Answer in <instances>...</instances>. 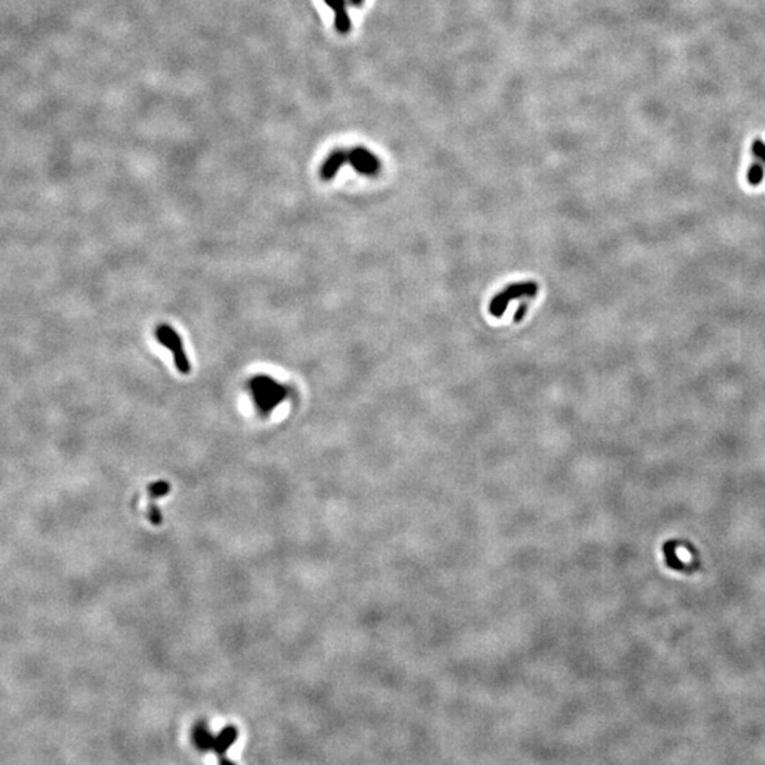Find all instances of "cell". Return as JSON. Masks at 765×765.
<instances>
[{
	"mask_svg": "<svg viewBox=\"0 0 765 765\" xmlns=\"http://www.w3.org/2000/svg\"><path fill=\"white\" fill-rule=\"evenodd\" d=\"M250 390L255 406L261 414L268 415L276 406H280L288 396V390L269 376H257L251 379Z\"/></svg>",
	"mask_w": 765,
	"mask_h": 765,
	"instance_id": "6da1fadb",
	"label": "cell"
},
{
	"mask_svg": "<svg viewBox=\"0 0 765 765\" xmlns=\"http://www.w3.org/2000/svg\"><path fill=\"white\" fill-rule=\"evenodd\" d=\"M537 292H539V287L536 282H518V284L509 285L491 300L489 313L495 318H500L503 316L509 304L512 302L513 299L533 298L537 295Z\"/></svg>",
	"mask_w": 765,
	"mask_h": 765,
	"instance_id": "7a4b0ae2",
	"label": "cell"
},
{
	"mask_svg": "<svg viewBox=\"0 0 765 765\" xmlns=\"http://www.w3.org/2000/svg\"><path fill=\"white\" fill-rule=\"evenodd\" d=\"M156 337L162 344L168 347V349L173 353V360L179 372L181 375H189L192 370V364L189 362L188 355L184 353L183 342L177 335V332L172 326H169V324H160V326L156 329Z\"/></svg>",
	"mask_w": 765,
	"mask_h": 765,
	"instance_id": "3957f363",
	"label": "cell"
},
{
	"mask_svg": "<svg viewBox=\"0 0 765 765\" xmlns=\"http://www.w3.org/2000/svg\"><path fill=\"white\" fill-rule=\"evenodd\" d=\"M349 164L356 172L366 176H376L381 169L380 160L364 148H355L349 152Z\"/></svg>",
	"mask_w": 765,
	"mask_h": 765,
	"instance_id": "277c9868",
	"label": "cell"
},
{
	"mask_svg": "<svg viewBox=\"0 0 765 765\" xmlns=\"http://www.w3.org/2000/svg\"><path fill=\"white\" fill-rule=\"evenodd\" d=\"M346 162H349V152L337 149L331 153V156L324 160V164L320 168V179L324 181L332 180Z\"/></svg>",
	"mask_w": 765,
	"mask_h": 765,
	"instance_id": "5b68a950",
	"label": "cell"
},
{
	"mask_svg": "<svg viewBox=\"0 0 765 765\" xmlns=\"http://www.w3.org/2000/svg\"><path fill=\"white\" fill-rule=\"evenodd\" d=\"M333 12H335V27L340 34H347L352 29V21L349 14H347L346 2L344 0H324Z\"/></svg>",
	"mask_w": 765,
	"mask_h": 765,
	"instance_id": "8992f818",
	"label": "cell"
},
{
	"mask_svg": "<svg viewBox=\"0 0 765 765\" xmlns=\"http://www.w3.org/2000/svg\"><path fill=\"white\" fill-rule=\"evenodd\" d=\"M747 177H749V181H750L751 184H754V186H755V184H760V183L762 181V179H764V165H761V164H754V165L750 168L749 176H747Z\"/></svg>",
	"mask_w": 765,
	"mask_h": 765,
	"instance_id": "52a82bcc",
	"label": "cell"
},
{
	"mask_svg": "<svg viewBox=\"0 0 765 765\" xmlns=\"http://www.w3.org/2000/svg\"><path fill=\"white\" fill-rule=\"evenodd\" d=\"M753 155L760 160L761 165H765V144L762 141H755L753 144Z\"/></svg>",
	"mask_w": 765,
	"mask_h": 765,
	"instance_id": "ba28073f",
	"label": "cell"
},
{
	"mask_svg": "<svg viewBox=\"0 0 765 765\" xmlns=\"http://www.w3.org/2000/svg\"><path fill=\"white\" fill-rule=\"evenodd\" d=\"M526 311H527V304H523V305H522V307H520V308L518 309V312H516V315H515L513 320H515L516 323H518V322H520V320H522V319L524 318V315H526Z\"/></svg>",
	"mask_w": 765,
	"mask_h": 765,
	"instance_id": "9c48e42d",
	"label": "cell"
},
{
	"mask_svg": "<svg viewBox=\"0 0 765 765\" xmlns=\"http://www.w3.org/2000/svg\"><path fill=\"white\" fill-rule=\"evenodd\" d=\"M351 3H352L353 6H362L363 0H351Z\"/></svg>",
	"mask_w": 765,
	"mask_h": 765,
	"instance_id": "30bf717a",
	"label": "cell"
}]
</instances>
